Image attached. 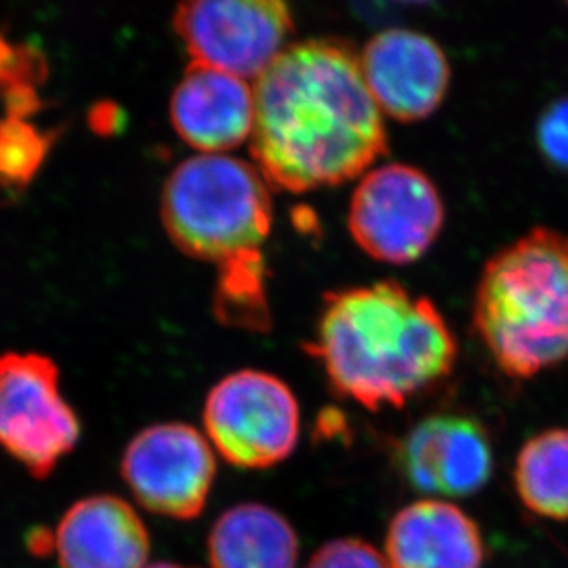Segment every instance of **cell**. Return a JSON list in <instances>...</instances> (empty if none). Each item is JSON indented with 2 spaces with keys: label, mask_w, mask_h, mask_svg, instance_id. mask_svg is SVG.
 Instances as JSON below:
<instances>
[{
  "label": "cell",
  "mask_w": 568,
  "mask_h": 568,
  "mask_svg": "<svg viewBox=\"0 0 568 568\" xmlns=\"http://www.w3.org/2000/svg\"><path fill=\"white\" fill-rule=\"evenodd\" d=\"M49 74L43 54L32 44L13 43L0 33V91L11 119H32L41 109L39 87Z\"/></svg>",
  "instance_id": "cell-18"
},
{
  "label": "cell",
  "mask_w": 568,
  "mask_h": 568,
  "mask_svg": "<svg viewBox=\"0 0 568 568\" xmlns=\"http://www.w3.org/2000/svg\"><path fill=\"white\" fill-rule=\"evenodd\" d=\"M444 201L422 170L385 164L366 173L349 203L355 243L377 262L405 265L424 256L440 236Z\"/></svg>",
  "instance_id": "cell-7"
},
{
  "label": "cell",
  "mask_w": 568,
  "mask_h": 568,
  "mask_svg": "<svg viewBox=\"0 0 568 568\" xmlns=\"http://www.w3.org/2000/svg\"><path fill=\"white\" fill-rule=\"evenodd\" d=\"M54 134L44 133L30 120L0 119V184L27 186L44 156Z\"/></svg>",
  "instance_id": "cell-19"
},
{
  "label": "cell",
  "mask_w": 568,
  "mask_h": 568,
  "mask_svg": "<svg viewBox=\"0 0 568 568\" xmlns=\"http://www.w3.org/2000/svg\"><path fill=\"white\" fill-rule=\"evenodd\" d=\"M298 556L295 528L265 505L232 506L210 528L212 568H296Z\"/></svg>",
  "instance_id": "cell-15"
},
{
  "label": "cell",
  "mask_w": 568,
  "mask_h": 568,
  "mask_svg": "<svg viewBox=\"0 0 568 568\" xmlns=\"http://www.w3.org/2000/svg\"><path fill=\"white\" fill-rule=\"evenodd\" d=\"M473 322L506 376L528 379L568 357V237L534 229L495 254Z\"/></svg>",
  "instance_id": "cell-3"
},
{
  "label": "cell",
  "mask_w": 568,
  "mask_h": 568,
  "mask_svg": "<svg viewBox=\"0 0 568 568\" xmlns=\"http://www.w3.org/2000/svg\"><path fill=\"white\" fill-rule=\"evenodd\" d=\"M80 435L54 361L41 354L0 355V447L43 480L75 449Z\"/></svg>",
  "instance_id": "cell-6"
},
{
  "label": "cell",
  "mask_w": 568,
  "mask_h": 568,
  "mask_svg": "<svg viewBox=\"0 0 568 568\" xmlns=\"http://www.w3.org/2000/svg\"><path fill=\"white\" fill-rule=\"evenodd\" d=\"M306 568H390L385 556L371 542L355 537L335 539L313 554Z\"/></svg>",
  "instance_id": "cell-20"
},
{
  "label": "cell",
  "mask_w": 568,
  "mask_h": 568,
  "mask_svg": "<svg viewBox=\"0 0 568 568\" xmlns=\"http://www.w3.org/2000/svg\"><path fill=\"white\" fill-rule=\"evenodd\" d=\"M253 151L268 186L302 193L355 179L388 153L359 55L337 39L291 44L254 81Z\"/></svg>",
  "instance_id": "cell-1"
},
{
  "label": "cell",
  "mask_w": 568,
  "mask_h": 568,
  "mask_svg": "<svg viewBox=\"0 0 568 568\" xmlns=\"http://www.w3.org/2000/svg\"><path fill=\"white\" fill-rule=\"evenodd\" d=\"M359 61L381 113L397 122L427 119L449 91L447 55L435 39L416 30L390 28L376 33Z\"/></svg>",
  "instance_id": "cell-11"
},
{
  "label": "cell",
  "mask_w": 568,
  "mask_h": 568,
  "mask_svg": "<svg viewBox=\"0 0 568 568\" xmlns=\"http://www.w3.org/2000/svg\"><path fill=\"white\" fill-rule=\"evenodd\" d=\"M215 312L221 322L247 329L268 326L265 260L260 253L243 254L220 265Z\"/></svg>",
  "instance_id": "cell-17"
},
{
  "label": "cell",
  "mask_w": 568,
  "mask_h": 568,
  "mask_svg": "<svg viewBox=\"0 0 568 568\" xmlns=\"http://www.w3.org/2000/svg\"><path fill=\"white\" fill-rule=\"evenodd\" d=\"M6 114H8V97L0 91V119H6Z\"/></svg>",
  "instance_id": "cell-22"
},
{
  "label": "cell",
  "mask_w": 568,
  "mask_h": 568,
  "mask_svg": "<svg viewBox=\"0 0 568 568\" xmlns=\"http://www.w3.org/2000/svg\"><path fill=\"white\" fill-rule=\"evenodd\" d=\"M204 429L240 469H268L290 458L301 438V407L284 381L257 371L226 376L210 390Z\"/></svg>",
  "instance_id": "cell-5"
},
{
  "label": "cell",
  "mask_w": 568,
  "mask_h": 568,
  "mask_svg": "<svg viewBox=\"0 0 568 568\" xmlns=\"http://www.w3.org/2000/svg\"><path fill=\"white\" fill-rule=\"evenodd\" d=\"M307 352L337 396L377 413L449 376L456 341L427 296L385 280L329 293Z\"/></svg>",
  "instance_id": "cell-2"
},
{
  "label": "cell",
  "mask_w": 568,
  "mask_h": 568,
  "mask_svg": "<svg viewBox=\"0 0 568 568\" xmlns=\"http://www.w3.org/2000/svg\"><path fill=\"white\" fill-rule=\"evenodd\" d=\"M536 139L547 162L568 173V97L559 98L542 111Z\"/></svg>",
  "instance_id": "cell-21"
},
{
  "label": "cell",
  "mask_w": 568,
  "mask_h": 568,
  "mask_svg": "<svg viewBox=\"0 0 568 568\" xmlns=\"http://www.w3.org/2000/svg\"><path fill=\"white\" fill-rule=\"evenodd\" d=\"M385 559L390 568H483L486 542L464 509L445 500H418L392 517Z\"/></svg>",
  "instance_id": "cell-14"
},
{
  "label": "cell",
  "mask_w": 568,
  "mask_h": 568,
  "mask_svg": "<svg viewBox=\"0 0 568 568\" xmlns=\"http://www.w3.org/2000/svg\"><path fill=\"white\" fill-rule=\"evenodd\" d=\"M254 113V87L197 63L190 64L170 103L173 128L201 155H225L251 139Z\"/></svg>",
  "instance_id": "cell-12"
},
{
  "label": "cell",
  "mask_w": 568,
  "mask_h": 568,
  "mask_svg": "<svg viewBox=\"0 0 568 568\" xmlns=\"http://www.w3.org/2000/svg\"><path fill=\"white\" fill-rule=\"evenodd\" d=\"M193 63L256 81L287 47L290 6L280 0H201L179 6L173 17Z\"/></svg>",
  "instance_id": "cell-8"
},
{
  "label": "cell",
  "mask_w": 568,
  "mask_h": 568,
  "mask_svg": "<svg viewBox=\"0 0 568 568\" xmlns=\"http://www.w3.org/2000/svg\"><path fill=\"white\" fill-rule=\"evenodd\" d=\"M515 491L531 514L568 520V429H548L520 447Z\"/></svg>",
  "instance_id": "cell-16"
},
{
  "label": "cell",
  "mask_w": 568,
  "mask_h": 568,
  "mask_svg": "<svg viewBox=\"0 0 568 568\" xmlns=\"http://www.w3.org/2000/svg\"><path fill=\"white\" fill-rule=\"evenodd\" d=\"M396 466L419 494L469 497L491 478L494 447L477 419L435 414L414 425L396 445Z\"/></svg>",
  "instance_id": "cell-10"
},
{
  "label": "cell",
  "mask_w": 568,
  "mask_h": 568,
  "mask_svg": "<svg viewBox=\"0 0 568 568\" xmlns=\"http://www.w3.org/2000/svg\"><path fill=\"white\" fill-rule=\"evenodd\" d=\"M145 568H190V567H183V565L166 564V561H164V564L150 565V567H145Z\"/></svg>",
  "instance_id": "cell-23"
},
{
  "label": "cell",
  "mask_w": 568,
  "mask_h": 568,
  "mask_svg": "<svg viewBox=\"0 0 568 568\" xmlns=\"http://www.w3.org/2000/svg\"><path fill=\"white\" fill-rule=\"evenodd\" d=\"M120 471L142 508L168 519L192 520L209 503L215 456L209 438L192 425H151L129 442Z\"/></svg>",
  "instance_id": "cell-9"
},
{
  "label": "cell",
  "mask_w": 568,
  "mask_h": 568,
  "mask_svg": "<svg viewBox=\"0 0 568 568\" xmlns=\"http://www.w3.org/2000/svg\"><path fill=\"white\" fill-rule=\"evenodd\" d=\"M161 212L168 236L184 254L217 265L260 253L273 225L267 181L229 155L179 164L162 190Z\"/></svg>",
  "instance_id": "cell-4"
},
{
  "label": "cell",
  "mask_w": 568,
  "mask_h": 568,
  "mask_svg": "<svg viewBox=\"0 0 568 568\" xmlns=\"http://www.w3.org/2000/svg\"><path fill=\"white\" fill-rule=\"evenodd\" d=\"M150 534L116 495H91L70 506L54 531L61 568H145Z\"/></svg>",
  "instance_id": "cell-13"
}]
</instances>
